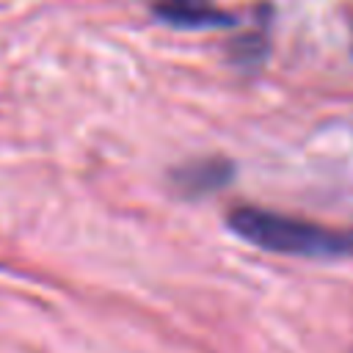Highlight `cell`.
I'll use <instances>...</instances> for the list:
<instances>
[{"label":"cell","instance_id":"6da1fadb","mask_svg":"<svg viewBox=\"0 0 353 353\" xmlns=\"http://www.w3.org/2000/svg\"><path fill=\"white\" fill-rule=\"evenodd\" d=\"M229 226L237 237L256 248L292 254V256H339L350 251V237L336 234L303 218L268 212L259 207H240L229 215Z\"/></svg>","mask_w":353,"mask_h":353},{"label":"cell","instance_id":"7a4b0ae2","mask_svg":"<svg viewBox=\"0 0 353 353\" xmlns=\"http://www.w3.org/2000/svg\"><path fill=\"white\" fill-rule=\"evenodd\" d=\"M229 176H232V165L226 160L207 157V160H193V163H185L182 168H176L174 182L185 193H207V190L223 188L229 182Z\"/></svg>","mask_w":353,"mask_h":353},{"label":"cell","instance_id":"3957f363","mask_svg":"<svg viewBox=\"0 0 353 353\" xmlns=\"http://www.w3.org/2000/svg\"><path fill=\"white\" fill-rule=\"evenodd\" d=\"M207 0H157V8H179V6H204Z\"/></svg>","mask_w":353,"mask_h":353}]
</instances>
